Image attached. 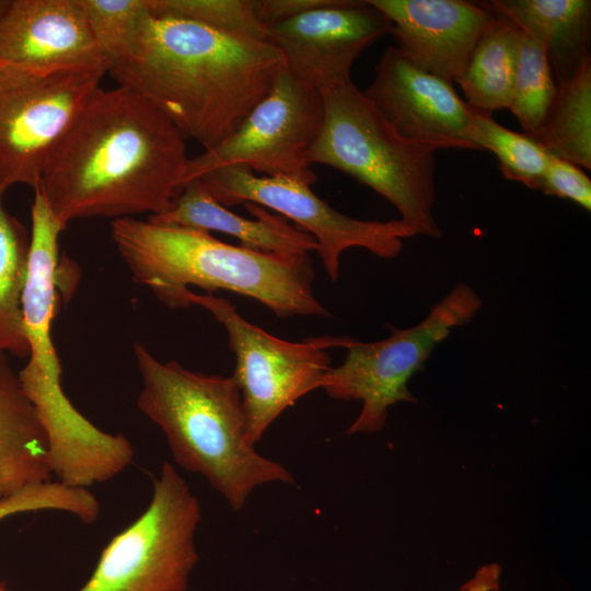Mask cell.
<instances>
[{
    "label": "cell",
    "instance_id": "6da1fadb",
    "mask_svg": "<svg viewBox=\"0 0 591 591\" xmlns=\"http://www.w3.org/2000/svg\"><path fill=\"white\" fill-rule=\"evenodd\" d=\"M186 138L152 102L101 86L55 146L39 188L57 219L166 211L184 188Z\"/></svg>",
    "mask_w": 591,
    "mask_h": 591
},
{
    "label": "cell",
    "instance_id": "7a4b0ae2",
    "mask_svg": "<svg viewBox=\"0 0 591 591\" xmlns=\"http://www.w3.org/2000/svg\"><path fill=\"white\" fill-rule=\"evenodd\" d=\"M285 68L268 42L152 13L107 73L161 109L205 150L230 137Z\"/></svg>",
    "mask_w": 591,
    "mask_h": 591
},
{
    "label": "cell",
    "instance_id": "3957f363",
    "mask_svg": "<svg viewBox=\"0 0 591 591\" xmlns=\"http://www.w3.org/2000/svg\"><path fill=\"white\" fill-rule=\"evenodd\" d=\"M134 352L142 383L138 408L164 432L174 462L201 475L233 511L242 510L259 486L294 483L287 467L250 442L232 375L162 362L141 344Z\"/></svg>",
    "mask_w": 591,
    "mask_h": 591
},
{
    "label": "cell",
    "instance_id": "277c9868",
    "mask_svg": "<svg viewBox=\"0 0 591 591\" xmlns=\"http://www.w3.org/2000/svg\"><path fill=\"white\" fill-rule=\"evenodd\" d=\"M117 251L132 279L169 308L188 286L253 298L280 317L329 316L315 298L309 254L277 255L227 244L210 232L149 220L112 221Z\"/></svg>",
    "mask_w": 591,
    "mask_h": 591
},
{
    "label": "cell",
    "instance_id": "5b68a950",
    "mask_svg": "<svg viewBox=\"0 0 591 591\" xmlns=\"http://www.w3.org/2000/svg\"><path fill=\"white\" fill-rule=\"evenodd\" d=\"M320 92L324 121L309 164L352 176L389 200L417 235L440 237L433 216L439 149L402 137L351 80Z\"/></svg>",
    "mask_w": 591,
    "mask_h": 591
},
{
    "label": "cell",
    "instance_id": "8992f818",
    "mask_svg": "<svg viewBox=\"0 0 591 591\" xmlns=\"http://www.w3.org/2000/svg\"><path fill=\"white\" fill-rule=\"evenodd\" d=\"M482 305L477 292L460 282L415 326L393 329L387 338L372 343L352 338L345 347V361L331 367L321 382L329 397L362 403L347 433L376 432L384 427L391 406L415 403L407 387L410 378L451 331L470 323Z\"/></svg>",
    "mask_w": 591,
    "mask_h": 591
},
{
    "label": "cell",
    "instance_id": "52a82bcc",
    "mask_svg": "<svg viewBox=\"0 0 591 591\" xmlns=\"http://www.w3.org/2000/svg\"><path fill=\"white\" fill-rule=\"evenodd\" d=\"M199 305L223 325L235 357L232 374L246 416V431L254 445L273 422L298 399L321 389L331 368L328 348H345L352 337H311L300 343L277 338L247 322L227 299L184 289L174 308Z\"/></svg>",
    "mask_w": 591,
    "mask_h": 591
},
{
    "label": "cell",
    "instance_id": "ba28073f",
    "mask_svg": "<svg viewBox=\"0 0 591 591\" xmlns=\"http://www.w3.org/2000/svg\"><path fill=\"white\" fill-rule=\"evenodd\" d=\"M200 521L197 496L163 463L147 509L108 542L79 591H187Z\"/></svg>",
    "mask_w": 591,
    "mask_h": 591
},
{
    "label": "cell",
    "instance_id": "9c48e42d",
    "mask_svg": "<svg viewBox=\"0 0 591 591\" xmlns=\"http://www.w3.org/2000/svg\"><path fill=\"white\" fill-rule=\"evenodd\" d=\"M101 69H43L0 61V190L36 189L73 118L101 86Z\"/></svg>",
    "mask_w": 591,
    "mask_h": 591
},
{
    "label": "cell",
    "instance_id": "30bf717a",
    "mask_svg": "<svg viewBox=\"0 0 591 591\" xmlns=\"http://www.w3.org/2000/svg\"><path fill=\"white\" fill-rule=\"evenodd\" d=\"M316 174L257 176L245 166L213 170L198 179L208 194L224 207L252 202L294 221L317 243V254L332 281L339 276L340 257L351 247L392 259L403 241L417 232L401 219L360 220L335 210L311 189Z\"/></svg>",
    "mask_w": 591,
    "mask_h": 591
},
{
    "label": "cell",
    "instance_id": "8fae6325",
    "mask_svg": "<svg viewBox=\"0 0 591 591\" xmlns=\"http://www.w3.org/2000/svg\"><path fill=\"white\" fill-rule=\"evenodd\" d=\"M323 121L321 92L283 68L266 96L230 137L189 158L184 186L230 165L245 166L266 176L312 174L308 157Z\"/></svg>",
    "mask_w": 591,
    "mask_h": 591
},
{
    "label": "cell",
    "instance_id": "7c38bea8",
    "mask_svg": "<svg viewBox=\"0 0 591 591\" xmlns=\"http://www.w3.org/2000/svg\"><path fill=\"white\" fill-rule=\"evenodd\" d=\"M61 373L60 363L27 361L18 376L45 432L51 474L66 486L86 489L121 473L135 451L124 434L101 430L73 406Z\"/></svg>",
    "mask_w": 591,
    "mask_h": 591
},
{
    "label": "cell",
    "instance_id": "4fadbf2b",
    "mask_svg": "<svg viewBox=\"0 0 591 591\" xmlns=\"http://www.w3.org/2000/svg\"><path fill=\"white\" fill-rule=\"evenodd\" d=\"M390 32L389 20L368 0H333L268 26L267 42L296 79L323 91L351 80L355 60Z\"/></svg>",
    "mask_w": 591,
    "mask_h": 591
},
{
    "label": "cell",
    "instance_id": "5bb4252c",
    "mask_svg": "<svg viewBox=\"0 0 591 591\" xmlns=\"http://www.w3.org/2000/svg\"><path fill=\"white\" fill-rule=\"evenodd\" d=\"M362 92L402 137L439 150H475L472 106L452 82L419 69L396 46L382 53Z\"/></svg>",
    "mask_w": 591,
    "mask_h": 591
},
{
    "label": "cell",
    "instance_id": "9a60e30c",
    "mask_svg": "<svg viewBox=\"0 0 591 591\" xmlns=\"http://www.w3.org/2000/svg\"><path fill=\"white\" fill-rule=\"evenodd\" d=\"M391 24L396 47L419 69L455 82L491 11L465 0H368Z\"/></svg>",
    "mask_w": 591,
    "mask_h": 591
},
{
    "label": "cell",
    "instance_id": "2e32d148",
    "mask_svg": "<svg viewBox=\"0 0 591 591\" xmlns=\"http://www.w3.org/2000/svg\"><path fill=\"white\" fill-rule=\"evenodd\" d=\"M0 61L108 70L79 0H9L0 13Z\"/></svg>",
    "mask_w": 591,
    "mask_h": 591
},
{
    "label": "cell",
    "instance_id": "e0dca14e",
    "mask_svg": "<svg viewBox=\"0 0 591 591\" xmlns=\"http://www.w3.org/2000/svg\"><path fill=\"white\" fill-rule=\"evenodd\" d=\"M244 206L255 219L230 211L194 179L184 186L166 211L149 216L148 220L225 233L237 239L241 246L262 253L290 256L317 250L315 239L290 224L285 217L256 204L244 202Z\"/></svg>",
    "mask_w": 591,
    "mask_h": 591
},
{
    "label": "cell",
    "instance_id": "ac0fdd59",
    "mask_svg": "<svg viewBox=\"0 0 591 591\" xmlns=\"http://www.w3.org/2000/svg\"><path fill=\"white\" fill-rule=\"evenodd\" d=\"M32 230L27 273L21 309L28 357L44 358L56 351L51 324L57 312L61 260L59 236L66 229L39 188L34 189L31 206Z\"/></svg>",
    "mask_w": 591,
    "mask_h": 591
},
{
    "label": "cell",
    "instance_id": "d6986e66",
    "mask_svg": "<svg viewBox=\"0 0 591 591\" xmlns=\"http://www.w3.org/2000/svg\"><path fill=\"white\" fill-rule=\"evenodd\" d=\"M47 439L5 354H0V502L51 480Z\"/></svg>",
    "mask_w": 591,
    "mask_h": 591
},
{
    "label": "cell",
    "instance_id": "ffe728a7",
    "mask_svg": "<svg viewBox=\"0 0 591 591\" xmlns=\"http://www.w3.org/2000/svg\"><path fill=\"white\" fill-rule=\"evenodd\" d=\"M486 4L542 48L556 84L569 79L590 55V0H493Z\"/></svg>",
    "mask_w": 591,
    "mask_h": 591
},
{
    "label": "cell",
    "instance_id": "44dd1931",
    "mask_svg": "<svg viewBox=\"0 0 591 591\" xmlns=\"http://www.w3.org/2000/svg\"><path fill=\"white\" fill-rule=\"evenodd\" d=\"M490 11L491 18L455 82L470 106L491 114L509 108L511 102L519 28L507 18Z\"/></svg>",
    "mask_w": 591,
    "mask_h": 591
},
{
    "label": "cell",
    "instance_id": "7402d4cb",
    "mask_svg": "<svg viewBox=\"0 0 591 591\" xmlns=\"http://www.w3.org/2000/svg\"><path fill=\"white\" fill-rule=\"evenodd\" d=\"M549 154L591 170V57L575 73L557 84L553 103L529 134Z\"/></svg>",
    "mask_w": 591,
    "mask_h": 591
},
{
    "label": "cell",
    "instance_id": "603a6c76",
    "mask_svg": "<svg viewBox=\"0 0 591 591\" xmlns=\"http://www.w3.org/2000/svg\"><path fill=\"white\" fill-rule=\"evenodd\" d=\"M0 190V354L28 357L21 309L30 234L3 205Z\"/></svg>",
    "mask_w": 591,
    "mask_h": 591
},
{
    "label": "cell",
    "instance_id": "cb8c5ba5",
    "mask_svg": "<svg viewBox=\"0 0 591 591\" xmlns=\"http://www.w3.org/2000/svg\"><path fill=\"white\" fill-rule=\"evenodd\" d=\"M472 109V143L475 150L494 153L507 179L540 189L552 154L528 134L503 127L490 113Z\"/></svg>",
    "mask_w": 591,
    "mask_h": 591
},
{
    "label": "cell",
    "instance_id": "d4e9b609",
    "mask_svg": "<svg viewBox=\"0 0 591 591\" xmlns=\"http://www.w3.org/2000/svg\"><path fill=\"white\" fill-rule=\"evenodd\" d=\"M519 28V27H518ZM557 84L542 48L519 28V43L509 108L524 134H532L545 118Z\"/></svg>",
    "mask_w": 591,
    "mask_h": 591
},
{
    "label": "cell",
    "instance_id": "484cf974",
    "mask_svg": "<svg viewBox=\"0 0 591 591\" xmlns=\"http://www.w3.org/2000/svg\"><path fill=\"white\" fill-rule=\"evenodd\" d=\"M151 13L188 20L210 28L267 42V26L259 20L254 0H149Z\"/></svg>",
    "mask_w": 591,
    "mask_h": 591
},
{
    "label": "cell",
    "instance_id": "4316f807",
    "mask_svg": "<svg viewBox=\"0 0 591 591\" xmlns=\"http://www.w3.org/2000/svg\"><path fill=\"white\" fill-rule=\"evenodd\" d=\"M108 70L132 47L150 15L149 0H79ZM107 70V71H108Z\"/></svg>",
    "mask_w": 591,
    "mask_h": 591
},
{
    "label": "cell",
    "instance_id": "83f0119b",
    "mask_svg": "<svg viewBox=\"0 0 591 591\" xmlns=\"http://www.w3.org/2000/svg\"><path fill=\"white\" fill-rule=\"evenodd\" d=\"M35 510L63 511L90 524L97 519L101 508L96 497L88 489L49 480L31 486L0 502V520Z\"/></svg>",
    "mask_w": 591,
    "mask_h": 591
},
{
    "label": "cell",
    "instance_id": "f1b7e54d",
    "mask_svg": "<svg viewBox=\"0 0 591 591\" xmlns=\"http://www.w3.org/2000/svg\"><path fill=\"white\" fill-rule=\"evenodd\" d=\"M540 190L546 195L573 201L591 210V181L580 166L551 155Z\"/></svg>",
    "mask_w": 591,
    "mask_h": 591
},
{
    "label": "cell",
    "instance_id": "f546056e",
    "mask_svg": "<svg viewBox=\"0 0 591 591\" xmlns=\"http://www.w3.org/2000/svg\"><path fill=\"white\" fill-rule=\"evenodd\" d=\"M332 2L333 0H254V5L259 20L268 27Z\"/></svg>",
    "mask_w": 591,
    "mask_h": 591
},
{
    "label": "cell",
    "instance_id": "4dcf8cb0",
    "mask_svg": "<svg viewBox=\"0 0 591 591\" xmlns=\"http://www.w3.org/2000/svg\"><path fill=\"white\" fill-rule=\"evenodd\" d=\"M501 567L488 564L480 567L460 591H498L500 588Z\"/></svg>",
    "mask_w": 591,
    "mask_h": 591
},
{
    "label": "cell",
    "instance_id": "1f68e13d",
    "mask_svg": "<svg viewBox=\"0 0 591 591\" xmlns=\"http://www.w3.org/2000/svg\"><path fill=\"white\" fill-rule=\"evenodd\" d=\"M8 2L9 0H0V13L5 9Z\"/></svg>",
    "mask_w": 591,
    "mask_h": 591
},
{
    "label": "cell",
    "instance_id": "d6a6232c",
    "mask_svg": "<svg viewBox=\"0 0 591 591\" xmlns=\"http://www.w3.org/2000/svg\"><path fill=\"white\" fill-rule=\"evenodd\" d=\"M0 591H7L5 588L0 586Z\"/></svg>",
    "mask_w": 591,
    "mask_h": 591
}]
</instances>
